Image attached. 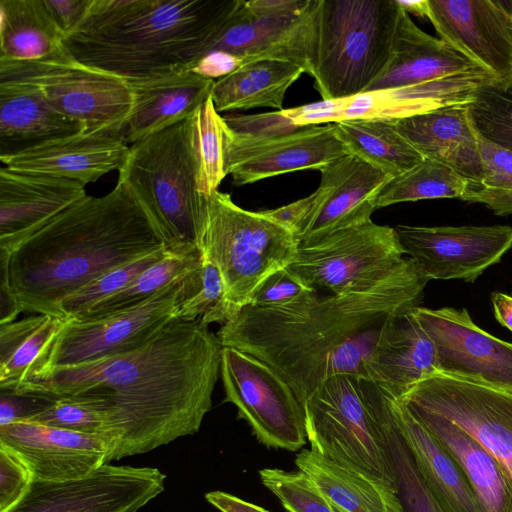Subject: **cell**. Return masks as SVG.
<instances>
[{"label": "cell", "instance_id": "4", "mask_svg": "<svg viewBox=\"0 0 512 512\" xmlns=\"http://www.w3.org/2000/svg\"><path fill=\"white\" fill-rule=\"evenodd\" d=\"M239 0H90L66 37L79 62L127 82L188 69Z\"/></svg>", "mask_w": 512, "mask_h": 512}, {"label": "cell", "instance_id": "2", "mask_svg": "<svg viewBox=\"0 0 512 512\" xmlns=\"http://www.w3.org/2000/svg\"><path fill=\"white\" fill-rule=\"evenodd\" d=\"M428 281L406 257L365 291L321 297L310 290L282 306L246 305L216 334L222 346L269 365L303 405L333 376L368 380V366L386 326L418 306Z\"/></svg>", "mask_w": 512, "mask_h": 512}, {"label": "cell", "instance_id": "33", "mask_svg": "<svg viewBox=\"0 0 512 512\" xmlns=\"http://www.w3.org/2000/svg\"><path fill=\"white\" fill-rule=\"evenodd\" d=\"M303 73L301 67L288 61H252L216 79L210 96L218 113L257 107L280 111L287 90Z\"/></svg>", "mask_w": 512, "mask_h": 512}, {"label": "cell", "instance_id": "27", "mask_svg": "<svg viewBox=\"0 0 512 512\" xmlns=\"http://www.w3.org/2000/svg\"><path fill=\"white\" fill-rule=\"evenodd\" d=\"M483 72L489 73L447 42L421 30L402 10L389 64L367 91L405 88L459 74Z\"/></svg>", "mask_w": 512, "mask_h": 512}, {"label": "cell", "instance_id": "5", "mask_svg": "<svg viewBox=\"0 0 512 512\" xmlns=\"http://www.w3.org/2000/svg\"><path fill=\"white\" fill-rule=\"evenodd\" d=\"M195 245L218 267L224 284L219 306L201 318L207 325L233 318L267 276L288 266L298 248L289 229L262 211L239 207L219 190L200 194Z\"/></svg>", "mask_w": 512, "mask_h": 512}, {"label": "cell", "instance_id": "52", "mask_svg": "<svg viewBox=\"0 0 512 512\" xmlns=\"http://www.w3.org/2000/svg\"><path fill=\"white\" fill-rule=\"evenodd\" d=\"M8 262L6 256H0V325L14 322L22 312L10 285Z\"/></svg>", "mask_w": 512, "mask_h": 512}, {"label": "cell", "instance_id": "48", "mask_svg": "<svg viewBox=\"0 0 512 512\" xmlns=\"http://www.w3.org/2000/svg\"><path fill=\"white\" fill-rule=\"evenodd\" d=\"M478 145L484 178L482 184L476 186L512 190V151L489 141L479 133Z\"/></svg>", "mask_w": 512, "mask_h": 512}, {"label": "cell", "instance_id": "41", "mask_svg": "<svg viewBox=\"0 0 512 512\" xmlns=\"http://www.w3.org/2000/svg\"><path fill=\"white\" fill-rule=\"evenodd\" d=\"M386 398L385 429L388 451L403 512H446L427 487L395 426L387 392Z\"/></svg>", "mask_w": 512, "mask_h": 512}, {"label": "cell", "instance_id": "37", "mask_svg": "<svg viewBox=\"0 0 512 512\" xmlns=\"http://www.w3.org/2000/svg\"><path fill=\"white\" fill-rule=\"evenodd\" d=\"M201 255L196 246L171 249L143 270L128 286L104 299L75 320L98 318L130 308L149 299L169 284L184 279L199 267Z\"/></svg>", "mask_w": 512, "mask_h": 512}, {"label": "cell", "instance_id": "44", "mask_svg": "<svg viewBox=\"0 0 512 512\" xmlns=\"http://www.w3.org/2000/svg\"><path fill=\"white\" fill-rule=\"evenodd\" d=\"M262 484L282 503L287 512H337L310 477L301 470L264 468Z\"/></svg>", "mask_w": 512, "mask_h": 512}, {"label": "cell", "instance_id": "35", "mask_svg": "<svg viewBox=\"0 0 512 512\" xmlns=\"http://www.w3.org/2000/svg\"><path fill=\"white\" fill-rule=\"evenodd\" d=\"M332 124L337 138L349 154L381 169L392 178L424 160L400 134L392 120H350Z\"/></svg>", "mask_w": 512, "mask_h": 512}, {"label": "cell", "instance_id": "23", "mask_svg": "<svg viewBox=\"0 0 512 512\" xmlns=\"http://www.w3.org/2000/svg\"><path fill=\"white\" fill-rule=\"evenodd\" d=\"M129 153L122 132L81 131L0 156L4 167L23 173L45 174L84 186L118 171Z\"/></svg>", "mask_w": 512, "mask_h": 512}, {"label": "cell", "instance_id": "40", "mask_svg": "<svg viewBox=\"0 0 512 512\" xmlns=\"http://www.w3.org/2000/svg\"><path fill=\"white\" fill-rule=\"evenodd\" d=\"M26 421L99 435L111 442L112 453L115 449L116 437L111 418L100 401L94 398L71 396L48 399L45 406Z\"/></svg>", "mask_w": 512, "mask_h": 512}, {"label": "cell", "instance_id": "6", "mask_svg": "<svg viewBox=\"0 0 512 512\" xmlns=\"http://www.w3.org/2000/svg\"><path fill=\"white\" fill-rule=\"evenodd\" d=\"M303 409L310 449L397 490L382 386L358 376L336 375L306 399Z\"/></svg>", "mask_w": 512, "mask_h": 512}, {"label": "cell", "instance_id": "14", "mask_svg": "<svg viewBox=\"0 0 512 512\" xmlns=\"http://www.w3.org/2000/svg\"><path fill=\"white\" fill-rule=\"evenodd\" d=\"M319 5L320 0H308L307 5L295 13L257 15L249 11L244 0H239L198 58L209 52H221L233 58L239 67L257 60H283L298 65L314 77Z\"/></svg>", "mask_w": 512, "mask_h": 512}, {"label": "cell", "instance_id": "50", "mask_svg": "<svg viewBox=\"0 0 512 512\" xmlns=\"http://www.w3.org/2000/svg\"><path fill=\"white\" fill-rule=\"evenodd\" d=\"M461 200L483 204L499 216L512 214V190L469 185Z\"/></svg>", "mask_w": 512, "mask_h": 512}, {"label": "cell", "instance_id": "17", "mask_svg": "<svg viewBox=\"0 0 512 512\" xmlns=\"http://www.w3.org/2000/svg\"><path fill=\"white\" fill-rule=\"evenodd\" d=\"M157 468L104 464L62 482H35L10 512H137L164 490Z\"/></svg>", "mask_w": 512, "mask_h": 512}, {"label": "cell", "instance_id": "29", "mask_svg": "<svg viewBox=\"0 0 512 512\" xmlns=\"http://www.w3.org/2000/svg\"><path fill=\"white\" fill-rule=\"evenodd\" d=\"M414 309L388 323L368 366V380L398 398L413 385L439 372L435 344Z\"/></svg>", "mask_w": 512, "mask_h": 512}, {"label": "cell", "instance_id": "45", "mask_svg": "<svg viewBox=\"0 0 512 512\" xmlns=\"http://www.w3.org/2000/svg\"><path fill=\"white\" fill-rule=\"evenodd\" d=\"M224 296V284L218 267L201 256L197 269L186 277V290L180 300L176 318L192 322L216 309Z\"/></svg>", "mask_w": 512, "mask_h": 512}, {"label": "cell", "instance_id": "43", "mask_svg": "<svg viewBox=\"0 0 512 512\" xmlns=\"http://www.w3.org/2000/svg\"><path fill=\"white\" fill-rule=\"evenodd\" d=\"M470 115L479 134L512 151V84L480 87L469 103Z\"/></svg>", "mask_w": 512, "mask_h": 512}, {"label": "cell", "instance_id": "56", "mask_svg": "<svg viewBox=\"0 0 512 512\" xmlns=\"http://www.w3.org/2000/svg\"><path fill=\"white\" fill-rule=\"evenodd\" d=\"M399 6L406 13L414 14L418 17L426 18L427 15V0L404 1L397 0Z\"/></svg>", "mask_w": 512, "mask_h": 512}, {"label": "cell", "instance_id": "55", "mask_svg": "<svg viewBox=\"0 0 512 512\" xmlns=\"http://www.w3.org/2000/svg\"><path fill=\"white\" fill-rule=\"evenodd\" d=\"M491 301L496 320L512 332V296L494 292Z\"/></svg>", "mask_w": 512, "mask_h": 512}, {"label": "cell", "instance_id": "22", "mask_svg": "<svg viewBox=\"0 0 512 512\" xmlns=\"http://www.w3.org/2000/svg\"><path fill=\"white\" fill-rule=\"evenodd\" d=\"M0 442L18 452L31 467L35 482H62L84 477L109 463L111 442L31 421L0 427Z\"/></svg>", "mask_w": 512, "mask_h": 512}, {"label": "cell", "instance_id": "47", "mask_svg": "<svg viewBox=\"0 0 512 512\" xmlns=\"http://www.w3.org/2000/svg\"><path fill=\"white\" fill-rule=\"evenodd\" d=\"M308 287L287 267L267 276L252 293L248 305L269 308L288 304L307 291Z\"/></svg>", "mask_w": 512, "mask_h": 512}, {"label": "cell", "instance_id": "16", "mask_svg": "<svg viewBox=\"0 0 512 512\" xmlns=\"http://www.w3.org/2000/svg\"><path fill=\"white\" fill-rule=\"evenodd\" d=\"M404 254L428 280L474 283L512 248V226L395 227Z\"/></svg>", "mask_w": 512, "mask_h": 512}, {"label": "cell", "instance_id": "39", "mask_svg": "<svg viewBox=\"0 0 512 512\" xmlns=\"http://www.w3.org/2000/svg\"><path fill=\"white\" fill-rule=\"evenodd\" d=\"M190 120L197 190L199 194L210 195L218 190L227 176L224 161L225 121L215 109L211 96L195 111Z\"/></svg>", "mask_w": 512, "mask_h": 512}, {"label": "cell", "instance_id": "31", "mask_svg": "<svg viewBox=\"0 0 512 512\" xmlns=\"http://www.w3.org/2000/svg\"><path fill=\"white\" fill-rule=\"evenodd\" d=\"M407 408L458 463L484 512H512V479L492 454L451 421Z\"/></svg>", "mask_w": 512, "mask_h": 512}, {"label": "cell", "instance_id": "46", "mask_svg": "<svg viewBox=\"0 0 512 512\" xmlns=\"http://www.w3.org/2000/svg\"><path fill=\"white\" fill-rule=\"evenodd\" d=\"M35 483L26 460L13 448L0 442V512H10L28 495Z\"/></svg>", "mask_w": 512, "mask_h": 512}, {"label": "cell", "instance_id": "3", "mask_svg": "<svg viewBox=\"0 0 512 512\" xmlns=\"http://www.w3.org/2000/svg\"><path fill=\"white\" fill-rule=\"evenodd\" d=\"M164 246L117 181L106 195H87L25 240L9 256L10 285L22 312L64 318L60 305L67 296Z\"/></svg>", "mask_w": 512, "mask_h": 512}, {"label": "cell", "instance_id": "32", "mask_svg": "<svg viewBox=\"0 0 512 512\" xmlns=\"http://www.w3.org/2000/svg\"><path fill=\"white\" fill-rule=\"evenodd\" d=\"M295 464L337 512H403L397 490L312 449H301Z\"/></svg>", "mask_w": 512, "mask_h": 512}, {"label": "cell", "instance_id": "34", "mask_svg": "<svg viewBox=\"0 0 512 512\" xmlns=\"http://www.w3.org/2000/svg\"><path fill=\"white\" fill-rule=\"evenodd\" d=\"M65 39L45 0H0V60L44 59L64 51Z\"/></svg>", "mask_w": 512, "mask_h": 512}, {"label": "cell", "instance_id": "21", "mask_svg": "<svg viewBox=\"0 0 512 512\" xmlns=\"http://www.w3.org/2000/svg\"><path fill=\"white\" fill-rule=\"evenodd\" d=\"M414 313L435 344L440 372L512 391V343L481 329L465 308Z\"/></svg>", "mask_w": 512, "mask_h": 512}, {"label": "cell", "instance_id": "12", "mask_svg": "<svg viewBox=\"0 0 512 512\" xmlns=\"http://www.w3.org/2000/svg\"><path fill=\"white\" fill-rule=\"evenodd\" d=\"M220 377L224 402L236 406L259 442L296 451L307 440L303 405L269 365L232 347L222 348Z\"/></svg>", "mask_w": 512, "mask_h": 512}, {"label": "cell", "instance_id": "36", "mask_svg": "<svg viewBox=\"0 0 512 512\" xmlns=\"http://www.w3.org/2000/svg\"><path fill=\"white\" fill-rule=\"evenodd\" d=\"M65 320L38 314L0 325V390L14 393L27 382Z\"/></svg>", "mask_w": 512, "mask_h": 512}, {"label": "cell", "instance_id": "15", "mask_svg": "<svg viewBox=\"0 0 512 512\" xmlns=\"http://www.w3.org/2000/svg\"><path fill=\"white\" fill-rule=\"evenodd\" d=\"M490 83L487 73H464L411 87L321 100L283 109L281 113L296 127L350 120L394 121L445 106L470 103L475 92Z\"/></svg>", "mask_w": 512, "mask_h": 512}, {"label": "cell", "instance_id": "28", "mask_svg": "<svg viewBox=\"0 0 512 512\" xmlns=\"http://www.w3.org/2000/svg\"><path fill=\"white\" fill-rule=\"evenodd\" d=\"M386 392L395 426L440 505L446 512H484L464 472L450 453L400 398Z\"/></svg>", "mask_w": 512, "mask_h": 512}, {"label": "cell", "instance_id": "42", "mask_svg": "<svg viewBox=\"0 0 512 512\" xmlns=\"http://www.w3.org/2000/svg\"><path fill=\"white\" fill-rule=\"evenodd\" d=\"M169 248L164 246L127 263L114 267L61 302L65 319H78L95 305L128 286L143 270L163 258Z\"/></svg>", "mask_w": 512, "mask_h": 512}, {"label": "cell", "instance_id": "13", "mask_svg": "<svg viewBox=\"0 0 512 512\" xmlns=\"http://www.w3.org/2000/svg\"><path fill=\"white\" fill-rule=\"evenodd\" d=\"M400 399L439 415L464 430L512 479V391L442 372L423 379Z\"/></svg>", "mask_w": 512, "mask_h": 512}, {"label": "cell", "instance_id": "51", "mask_svg": "<svg viewBox=\"0 0 512 512\" xmlns=\"http://www.w3.org/2000/svg\"><path fill=\"white\" fill-rule=\"evenodd\" d=\"M45 3L67 37L83 18L90 0H45Z\"/></svg>", "mask_w": 512, "mask_h": 512}, {"label": "cell", "instance_id": "19", "mask_svg": "<svg viewBox=\"0 0 512 512\" xmlns=\"http://www.w3.org/2000/svg\"><path fill=\"white\" fill-rule=\"evenodd\" d=\"M426 18L438 38L512 84V0H427Z\"/></svg>", "mask_w": 512, "mask_h": 512}, {"label": "cell", "instance_id": "10", "mask_svg": "<svg viewBox=\"0 0 512 512\" xmlns=\"http://www.w3.org/2000/svg\"><path fill=\"white\" fill-rule=\"evenodd\" d=\"M395 228L373 221L298 244L287 268L308 287L342 295L365 291L406 259Z\"/></svg>", "mask_w": 512, "mask_h": 512}, {"label": "cell", "instance_id": "11", "mask_svg": "<svg viewBox=\"0 0 512 512\" xmlns=\"http://www.w3.org/2000/svg\"><path fill=\"white\" fill-rule=\"evenodd\" d=\"M186 277L130 308L98 318L66 319L31 377L52 367L88 363L143 346L176 318L177 306L186 290Z\"/></svg>", "mask_w": 512, "mask_h": 512}, {"label": "cell", "instance_id": "20", "mask_svg": "<svg viewBox=\"0 0 512 512\" xmlns=\"http://www.w3.org/2000/svg\"><path fill=\"white\" fill-rule=\"evenodd\" d=\"M311 205L293 230L298 244L371 222L379 193L392 179L353 154L339 157L320 170Z\"/></svg>", "mask_w": 512, "mask_h": 512}, {"label": "cell", "instance_id": "53", "mask_svg": "<svg viewBox=\"0 0 512 512\" xmlns=\"http://www.w3.org/2000/svg\"><path fill=\"white\" fill-rule=\"evenodd\" d=\"M250 12L257 15H284L303 9L308 0H250L245 1Z\"/></svg>", "mask_w": 512, "mask_h": 512}, {"label": "cell", "instance_id": "24", "mask_svg": "<svg viewBox=\"0 0 512 512\" xmlns=\"http://www.w3.org/2000/svg\"><path fill=\"white\" fill-rule=\"evenodd\" d=\"M80 182L0 168V252L11 255L62 211L86 197Z\"/></svg>", "mask_w": 512, "mask_h": 512}, {"label": "cell", "instance_id": "1", "mask_svg": "<svg viewBox=\"0 0 512 512\" xmlns=\"http://www.w3.org/2000/svg\"><path fill=\"white\" fill-rule=\"evenodd\" d=\"M222 344L201 318L170 321L143 346L116 356L34 374L16 394L81 396L108 411L116 445L110 461L193 435L212 407Z\"/></svg>", "mask_w": 512, "mask_h": 512}, {"label": "cell", "instance_id": "18", "mask_svg": "<svg viewBox=\"0 0 512 512\" xmlns=\"http://www.w3.org/2000/svg\"><path fill=\"white\" fill-rule=\"evenodd\" d=\"M346 154L332 123L255 136L236 133L225 122V171L237 186L298 170H320Z\"/></svg>", "mask_w": 512, "mask_h": 512}, {"label": "cell", "instance_id": "38", "mask_svg": "<svg viewBox=\"0 0 512 512\" xmlns=\"http://www.w3.org/2000/svg\"><path fill=\"white\" fill-rule=\"evenodd\" d=\"M468 187L469 182L451 168L424 159L385 185L377 197L376 208L427 199H461Z\"/></svg>", "mask_w": 512, "mask_h": 512}, {"label": "cell", "instance_id": "8", "mask_svg": "<svg viewBox=\"0 0 512 512\" xmlns=\"http://www.w3.org/2000/svg\"><path fill=\"white\" fill-rule=\"evenodd\" d=\"M397 0H320L313 77L322 100L366 92L392 55Z\"/></svg>", "mask_w": 512, "mask_h": 512}, {"label": "cell", "instance_id": "7", "mask_svg": "<svg viewBox=\"0 0 512 512\" xmlns=\"http://www.w3.org/2000/svg\"><path fill=\"white\" fill-rule=\"evenodd\" d=\"M191 120L129 145L118 170L158 238L171 249L195 245L199 197Z\"/></svg>", "mask_w": 512, "mask_h": 512}, {"label": "cell", "instance_id": "54", "mask_svg": "<svg viewBox=\"0 0 512 512\" xmlns=\"http://www.w3.org/2000/svg\"><path fill=\"white\" fill-rule=\"evenodd\" d=\"M205 498L221 512H270L261 506L222 491L208 492Z\"/></svg>", "mask_w": 512, "mask_h": 512}, {"label": "cell", "instance_id": "49", "mask_svg": "<svg viewBox=\"0 0 512 512\" xmlns=\"http://www.w3.org/2000/svg\"><path fill=\"white\" fill-rule=\"evenodd\" d=\"M48 399L1 390L0 427L27 420L45 406Z\"/></svg>", "mask_w": 512, "mask_h": 512}, {"label": "cell", "instance_id": "9", "mask_svg": "<svg viewBox=\"0 0 512 512\" xmlns=\"http://www.w3.org/2000/svg\"><path fill=\"white\" fill-rule=\"evenodd\" d=\"M36 88L87 131L122 132L132 108L128 82L76 60L66 49L35 61L0 60V83Z\"/></svg>", "mask_w": 512, "mask_h": 512}, {"label": "cell", "instance_id": "30", "mask_svg": "<svg viewBox=\"0 0 512 512\" xmlns=\"http://www.w3.org/2000/svg\"><path fill=\"white\" fill-rule=\"evenodd\" d=\"M87 131L55 109L34 87L0 83V156Z\"/></svg>", "mask_w": 512, "mask_h": 512}, {"label": "cell", "instance_id": "25", "mask_svg": "<svg viewBox=\"0 0 512 512\" xmlns=\"http://www.w3.org/2000/svg\"><path fill=\"white\" fill-rule=\"evenodd\" d=\"M394 122L400 134L424 159L451 168L469 185L482 184L483 163L469 103L441 107Z\"/></svg>", "mask_w": 512, "mask_h": 512}, {"label": "cell", "instance_id": "26", "mask_svg": "<svg viewBox=\"0 0 512 512\" xmlns=\"http://www.w3.org/2000/svg\"><path fill=\"white\" fill-rule=\"evenodd\" d=\"M215 80L180 69L128 84L132 108L123 135L131 145L190 118L210 96Z\"/></svg>", "mask_w": 512, "mask_h": 512}]
</instances>
